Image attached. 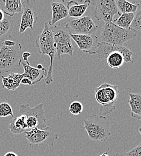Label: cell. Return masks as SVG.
<instances>
[{"instance_id": "23", "label": "cell", "mask_w": 141, "mask_h": 156, "mask_svg": "<svg viewBox=\"0 0 141 156\" xmlns=\"http://www.w3.org/2000/svg\"><path fill=\"white\" fill-rule=\"evenodd\" d=\"M138 4V9L135 13V18L130 28L138 31H141V1H135Z\"/></svg>"}, {"instance_id": "22", "label": "cell", "mask_w": 141, "mask_h": 156, "mask_svg": "<svg viewBox=\"0 0 141 156\" xmlns=\"http://www.w3.org/2000/svg\"><path fill=\"white\" fill-rule=\"evenodd\" d=\"M115 2L120 14L135 13L138 9V4L135 2L133 4L126 0H117L115 1Z\"/></svg>"}, {"instance_id": "31", "label": "cell", "mask_w": 141, "mask_h": 156, "mask_svg": "<svg viewBox=\"0 0 141 156\" xmlns=\"http://www.w3.org/2000/svg\"><path fill=\"white\" fill-rule=\"evenodd\" d=\"M4 156H18V155L13 152L10 151V152H7V153H6Z\"/></svg>"}, {"instance_id": "8", "label": "cell", "mask_w": 141, "mask_h": 156, "mask_svg": "<svg viewBox=\"0 0 141 156\" xmlns=\"http://www.w3.org/2000/svg\"><path fill=\"white\" fill-rule=\"evenodd\" d=\"M91 4L95 5L94 16L98 20L112 22L115 15H121L115 0H95L91 1Z\"/></svg>"}, {"instance_id": "2", "label": "cell", "mask_w": 141, "mask_h": 156, "mask_svg": "<svg viewBox=\"0 0 141 156\" xmlns=\"http://www.w3.org/2000/svg\"><path fill=\"white\" fill-rule=\"evenodd\" d=\"M83 122V129L92 140L104 142L111 135L109 119L105 116L93 114L84 119Z\"/></svg>"}, {"instance_id": "7", "label": "cell", "mask_w": 141, "mask_h": 156, "mask_svg": "<svg viewBox=\"0 0 141 156\" xmlns=\"http://www.w3.org/2000/svg\"><path fill=\"white\" fill-rule=\"evenodd\" d=\"M51 28L58 59L61 58V55L64 54L73 56L74 47L70 35L56 25L51 27Z\"/></svg>"}, {"instance_id": "34", "label": "cell", "mask_w": 141, "mask_h": 156, "mask_svg": "<svg viewBox=\"0 0 141 156\" xmlns=\"http://www.w3.org/2000/svg\"><path fill=\"white\" fill-rule=\"evenodd\" d=\"M139 130V132L140 133V134L141 135V127H140L139 128V130Z\"/></svg>"}, {"instance_id": "18", "label": "cell", "mask_w": 141, "mask_h": 156, "mask_svg": "<svg viewBox=\"0 0 141 156\" xmlns=\"http://www.w3.org/2000/svg\"><path fill=\"white\" fill-rule=\"evenodd\" d=\"M9 130L14 135H20L28 129L27 125V117L25 115H20L13 117L10 121Z\"/></svg>"}, {"instance_id": "30", "label": "cell", "mask_w": 141, "mask_h": 156, "mask_svg": "<svg viewBox=\"0 0 141 156\" xmlns=\"http://www.w3.org/2000/svg\"><path fill=\"white\" fill-rule=\"evenodd\" d=\"M5 16H6V15L4 13V12H2V10L0 8V22H2L3 20H4Z\"/></svg>"}, {"instance_id": "27", "label": "cell", "mask_w": 141, "mask_h": 156, "mask_svg": "<svg viewBox=\"0 0 141 156\" xmlns=\"http://www.w3.org/2000/svg\"><path fill=\"white\" fill-rule=\"evenodd\" d=\"M1 44H2L3 45H4L7 47H13L16 45L17 43L15 42V41H11L10 40H5V41H2Z\"/></svg>"}, {"instance_id": "14", "label": "cell", "mask_w": 141, "mask_h": 156, "mask_svg": "<svg viewBox=\"0 0 141 156\" xmlns=\"http://www.w3.org/2000/svg\"><path fill=\"white\" fill-rule=\"evenodd\" d=\"M51 6L52 17L51 21L48 23V25L50 27H53L58 21L68 16V11L66 5L65 4L64 1H53L51 3Z\"/></svg>"}, {"instance_id": "26", "label": "cell", "mask_w": 141, "mask_h": 156, "mask_svg": "<svg viewBox=\"0 0 141 156\" xmlns=\"http://www.w3.org/2000/svg\"><path fill=\"white\" fill-rule=\"evenodd\" d=\"M116 156H141V142L138 146L131 150L121 153H118Z\"/></svg>"}, {"instance_id": "33", "label": "cell", "mask_w": 141, "mask_h": 156, "mask_svg": "<svg viewBox=\"0 0 141 156\" xmlns=\"http://www.w3.org/2000/svg\"><path fill=\"white\" fill-rule=\"evenodd\" d=\"M100 156H109V154H108V153H107V152H105V153H102V154H101V155Z\"/></svg>"}, {"instance_id": "28", "label": "cell", "mask_w": 141, "mask_h": 156, "mask_svg": "<svg viewBox=\"0 0 141 156\" xmlns=\"http://www.w3.org/2000/svg\"><path fill=\"white\" fill-rule=\"evenodd\" d=\"M31 53L28 52H23L22 54V59L24 61H28V58L31 56Z\"/></svg>"}, {"instance_id": "1", "label": "cell", "mask_w": 141, "mask_h": 156, "mask_svg": "<svg viewBox=\"0 0 141 156\" xmlns=\"http://www.w3.org/2000/svg\"><path fill=\"white\" fill-rule=\"evenodd\" d=\"M35 44L38 49V53L42 55H46L50 59V66L45 79V83L50 85L53 82V62L56 54L54 41L51 27L48 23H45L42 32L35 40Z\"/></svg>"}, {"instance_id": "15", "label": "cell", "mask_w": 141, "mask_h": 156, "mask_svg": "<svg viewBox=\"0 0 141 156\" xmlns=\"http://www.w3.org/2000/svg\"><path fill=\"white\" fill-rule=\"evenodd\" d=\"M91 4V1L86 0L83 4H79L74 1H69L67 2L66 7L68 11V16L74 19L82 17Z\"/></svg>"}, {"instance_id": "6", "label": "cell", "mask_w": 141, "mask_h": 156, "mask_svg": "<svg viewBox=\"0 0 141 156\" xmlns=\"http://www.w3.org/2000/svg\"><path fill=\"white\" fill-rule=\"evenodd\" d=\"M66 32L69 34H94L98 27L89 16L68 20L64 25Z\"/></svg>"}, {"instance_id": "19", "label": "cell", "mask_w": 141, "mask_h": 156, "mask_svg": "<svg viewBox=\"0 0 141 156\" xmlns=\"http://www.w3.org/2000/svg\"><path fill=\"white\" fill-rule=\"evenodd\" d=\"M128 100L131 109V116L141 120V93H129Z\"/></svg>"}, {"instance_id": "21", "label": "cell", "mask_w": 141, "mask_h": 156, "mask_svg": "<svg viewBox=\"0 0 141 156\" xmlns=\"http://www.w3.org/2000/svg\"><path fill=\"white\" fill-rule=\"evenodd\" d=\"M134 18V13H123L121 14L118 18L113 20L112 22L121 28L124 29H129L130 28V26L133 21Z\"/></svg>"}, {"instance_id": "13", "label": "cell", "mask_w": 141, "mask_h": 156, "mask_svg": "<svg viewBox=\"0 0 141 156\" xmlns=\"http://www.w3.org/2000/svg\"><path fill=\"white\" fill-rule=\"evenodd\" d=\"M24 69L22 73L24 78H28L32 83V85L39 82L45 76H46L47 70L43 67L42 69H38L30 66L29 61H24L22 60L21 64Z\"/></svg>"}, {"instance_id": "25", "label": "cell", "mask_w": 141, "mask_h": 156, "mask_svg": "<svg viewBox=\"0 0 141 156\" xmlns=\"http://www.w3.org/2000/svg\"><path fill=\"white\" fill-rule=\"evenodd\" d=\"M69 111L72 114L74 115H79L82 113L83 111V105L80 101H73L69 105Z\"/></svg>"}, {"instance_id": "4", "label": "cell", "mask_w": 141, "mask_h": 156, "mask_svg": "<svg viewBox=\"0 0 141 156\" xmlns=\"http://www.w3.org/2000/svg\"><path fill=\"white\" fill-rule=\"evenodd\" d=\"M95 99L101 105L100 112L107 115L116 109V104L119 94L117 85H112L103 82L95 89Z\"/></svg>"}, {"instance_id": "11", "label": "cell", "mask_w": 141, "mask_h": 156, "mask_svg": "<svg viewBox=\"0 0 141 156\" xmlns=\"http://www.w3.org/2000/svg\"><path fill=\"white\" fill-rule=\"evenodd\" d=\"M75 41L79 49L89 55H95L98 47L99 41L95 34H69Z\"/></svg>"}, {"instance_id": "3", "label": "cell", "mask_w": 141, "mask_h": 156, "mask_svg": "<svg viewBox=\"0 0 141 156\" xmlns=\"http://www.w3.org/2000/svg\"><path fill=\"white\" fill-rule=\"evenodd\" d=\"M137 37V31L132 28L124 29L113 22L105 23L101 28V42L122 45L124 43Z\"/></svg>"}, {"instance_id": "5", "label": "cell", "mask_w": 141, "mask_h": 156, "mask_svg": "<svg viewBox=\"0 0 141 156\" xmlns=\"http://www.w3.org/2000/svg\"><path fill=\"white\" fill-rule=\"evenodd\" d=\"M22 46L17 43L13 47L0 46V73H7L19 67L22 61Z\"/></svg>"}, {"instance_id": "9", "label": "cell", "mask_w": 141, "mask_h": 156, "mask_svg": "<svg viewBox=\"0 0 141 156\" xmlns=\"http://www.w3.org/2000/svg\"><path fill=\"white\" fill-rule=\"evenodd\" d=\"M25 137L30 145L45 143L50 146H53L54 141L59 138L58 134L54 133L50 127H46L43 129L35 128L28 132H25Z\"/></svg>"}, {"instance_id": "12", "label": "cell", "mask_w": 141, "mask_h": 156, "mask_svg": "<svg viewBox=\"0 0 141 156\" xmlns=\"http://www.w3.org/2000/svg\"><path fill=\"white\" fill-rule=\"evenodd\" d=\"M20 115H33L36 117L40 123L42 129L46 127V120L45 115L43 103H41L34 108H31L28 104H22L20 107L18 116Z\"/></svg>"}, {"instance_id": "32", "label": "cell", "mask_w": 141, "mask_h": 156, "mask_svg": "<svg viewBox=\"0 0 141 156\" xmlns=\"http://www.w3.org/2000/svg\"><path fill=\"white\" fill-rule=\"evenodd\" d=\"M36 68L37 69H42L43 68V67L42 66V64H38V66H37V67H36Z\"/></svg>"}, {"instance_id": "20", "label": "cell", "mask_w": 141, "mask_h": 156, "mask_svg": "<svg viewBox=\"0 0 141 156\" xmlns=\"http://www.w3.org/2000/svg\"><path fill=\"white\" fill-rule=\"evenodd\" d=\"M13 28V20L6 15L4 20L0 22V41H4L10 39Z\"/></svg>"}, {"instance_id": "24", "label": "cell", "mask_w": 141, "mask_h": 156, "mask_svg": "<svg viewBox=\"0 0 141 156\" xmlns=\"http://www.w3.org/2000/svg\"><path fill=\"white\" fill-rule=\"evenodd\" d=\"M11 116L14 117L12 106L6 101L0 100V118Z\"/></svg>"}, {"instance_id": "10", "label": "cell", "mask_w": 141, "mask_h": 156, "mask_svg": "<svg viewBox=\"0 0 141 156\" xmlns=\"http://www.w3.org/2000/svg\"><path fill=\"white\" fill-rule=\"evenodd\" d=\"M23 10L21 16L19 33H24L27 29L33 30V26L38 20V13L36 7V1L25 0L22 1Z\"/></svg>"}, {"instance_id": "17", "label": "cell", "mask_w": 141, "mask_h": 156, "mask_svg": "<svg viewBox=\"0 0 141 156\" xmlns=\"http://www.w3.org/2000/svg\"><path fill=\"white\" fill-rule=\"evenodd\" d=\"M23 75L17 73H11L7 77L2 76V88H6L7 91H15L20 85Z\"/></svg>"}, {"instance_id": "16", "label": "cell", "mask_w": 141, "mask_h": 156, "mask_svg": "<svg viewBox=\"0 0 141 156\" xmlns=\"http://www.w3.org/2000/svg\"><path fill=\"white\" fill-rule=\"evenodd\" d=\"M4 5L1 10L4 13L9 17H13L15 13L22 15L23 6L20 0H4Z\"/></svg>"}, {"instance_id": "29", "label": "cell", "mask_w": 141, "mask_h": 156, "mask_svg": "<svg viewBox=\"0 0 141 156\" xmlns=\"http://www.w3.org/2000/svg\"><path fill=\"white\" fill-rule=\"evenodd\" d=\"M20 83L24 84V85H30V86L32 85V82L28 78H22V79L21 80Z\"/></svg>"}]
</instances>
